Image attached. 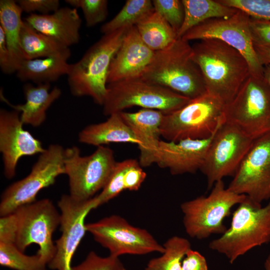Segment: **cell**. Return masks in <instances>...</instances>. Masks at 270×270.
Instances as JSON below:
<instances>
[{"instance_id": "obj_1", "label": "cell", "mask_w": 270, "mask_h": 270, "mask_svg": "<svg viewBox=\"0 0 270 270\" xmlns=\"http://www.w3.org/2000/svg\"><path fill=\"white\" fill-rule=\"evenodd\" d=\"M192 47V58L201 72L206 92L228 104L250 74L246 58L218 39L200 40Z\"/></svg>"}, {"instance_id": "obj_2", "label": "cell", "mask_w": 270, "mask_h": 270, "mask_svg": "<svg viewBox=\"0 0 270 270\" xmlns=\"http://www.w3.org/2000/svg\"><path fill=\"white\" fill-rule=\"evenodd\" d=\"M140 78L190 100L206 92L201 72L192 58V46L181 38L156 52Z\"/></svg>"}, {"instance_id": "obj_3", "label": "cell", "mask_w": 270, "mask_h": 270, "mask_svg": "<svg viewBox=\"0 0 270 270\" xmlns=\"http://www.w3.org/2000/svg\"><path fill=\"white\" fill-rule=\"evenodd\" d=\"M130 28L104 34L78 61L70 64L68 81L73 96H90L95 103L102 106L110 63Z\"/></svg>"}, {"instance_id": "obj_4", "label": "cell", "mask_w": 270, "mask_h": 270, "mask_svg": "<svg viewBox=\"0 0 270 270\" xmlns=\"http://www.w3.org/2000/svg\"><path fill=\"white\" fill-rule=\"evenodd\" d=\"M270 242V200L262 206L246 196L232 214L230 226L211 241L209 248L224 254L232 264L250 250Z\"/></svg>"}, {"instance_id": "obj_5", "label": "cell", "mask_w": 270, "mask_h": 270, "mask_svg": "<svg viewBox=\"0 0 270 270\" xmlns=\"http://www.w3.org/2000/svg\"><path fill=\"white\" fill-rule=\"evenodd\" d=\"M224 106L207 92L192 99L181 108L164 113L161 136L172 142L208 138L225 122Z\"/></svg>"}, {"instance_id": "obj_6", "label": "cell", "mask_w": 270, "mask_h": 270, "mask_svg": "<svg viewBox=\"0 0 270 270\" xmlns=\"http://www.w3.org/2000/svg\"><path fill=\"white\" fill-rule=\"evenodd\" d=\"M246 196L226 188L222 180L216 182L207 196H202L181 204L186 234L199 240L213 234H223L227 229L224 220L230 216L232 207Z\"/></svg>"}, {"instance_id": "obj_7", "label": "cell", "mask_w": 270, "mask_h": 270, "mask_svg": "<svg viewBox=\"0 0 270 270\" xmlns=\"http://www.w3.org/2000/svg\"><path fill=\"white\" fill-rule=\"evenodd\" d=\"M190 99L170 89L149 83L140 78L108 84L102 104L103 113L110 116L132 106L158 110L164 114L174 112Z\"/></svg>"}, {"instance_id": "obj_8", "label": "cell", "mask_w": 270, "mask_h": 270, "mask_svg": "<svg viewBox=\"0 0 270 270\" xmlns=\"http://www.w3.org/2000/svg\"><path fill=\"white\" fill-rule=\"evenodd\" d=\"M224 118L254 140L270 132V90L264 76L250 74L225 104Z\"/></svg>"}, {"instance_id": "obj_9", "label": "cell", "mask_w": 270, "mask_h": 270, "mask_svg": "<svg viewBox=\"0 0 270 270\" xmlns=\"http://www.w3.org/2000/svg\"><path fill=\"white\" fill-rule=\"evenodd\" d=\"M116 162L113 150L104 146L84 156L76 146L64 149V164L68 178L69 195L78 201L94 197L105 186Z\"/></svg>"}, {"instance_id": "obj_10", "label": "cell", "mask_w": 270, "mask_h": 270, "mask_svg": "<svg viewBox=\"0 0 270 270\" xmlns=\"http://www.w3.org/2000/svg\"><path fill=\"white\" fill-rule=\"evenodd\" d=\"M64 151L58 144H50L39 154L28 176L6 188L1 196L0 216L36 201L42 190L54 184L59 176L64 174Z\"/></svg>"}, {"instance_id": "obj_11", "label": "cell", "mask_w": 270, "mask_h": 270, "mask_svg": "<svg viewBox=\"0 0 270 270\" xmlns=\"http://www.w3.org/2000/svg\"><path fill=\"white\" fill-rule=\"evenodd\" d=\"M14 213L17 219L16 246L24 252L32 244L38 245L36 254L48 266L56 252L52 236L60 225V212L51 200L44 198L22 206Z\"/></svg>"}, {"instance_id": "obj_12", "label": "cell", "mask_w": 270, "mask_h": 270, "mask_svg": "<svg viewBox=\"0 0 270 270\" xmlns=\"http://www.w3.org/2000/svg\"><path fill=\"white\" fill-rule=\"evenodd\" d=\"M86 231L94 240L107 248L110 255H143L157 252L164 248L146 230L134 226L123 218L112 215L96 222L86 224Z\"/></svg>"}, {"instance_id": "obj_13", "label": "cell", "mask_w": 270, "mask_h": 270, "mask_svg": "<svg viewBox=\"0 0 270 270\" xmlns=\"http://www.w3.org/2000/svg\"><path fill=\"white\" fill-rule=\"evenodd\" d=\"M255 140L235 125L224 122L214 134L200 169L208 188L218 181L234 175Z\"/></svg>"}, {"instance_id": "obj_14", "label": "cell", "mask_w": 270, "mask_h": 270, "mask_svg": "<svg viewBox=\"0 0 270 270\" xmlns=\"http://www.w3.org/2000/svg\"><path fill=\"white\" fill-rule=\"evenodd\" d=\"M250 18L238 10L228 18H214L204 22L186 32L184 40H219L240 52L246 58L250 74L263 76V66L258 60L250 32Z\"/></svg>"}, {"instance_id": "obj_15", "label": "cell", "mask_w": 270, "mask_h": 270, "mask_svg": "<svg viewBox=\"0 0 270 270\" xmlns=\"http://www.w3.org/2000/svg\"><path fill=\"white\" fill-rule=\"evenodd\" d=\"M58 206L60 214L62 234L55 242L56 252L48 266L54 270H72V257L86 231L85 219L98 206L95 196L85 201L62 195Z\"/></svg>"}, {"instance_id": "obj_16", "label": "cell", "mask_w": 270, "mask_h": 270, "mask_svg": "<svg viewBox=\"0 0 270 270\" xmlns=\"http://www.w3.org/2000/svg\"><path fill=\"white\" fill-rule=\"evenodd\" d=\"M228 188L260 204L270 200V132L254 141Z\"/></svg>"}, {"instance_id": "obj_17", "label": "cell", "mask_w": 270, "mask_h": 270, "mask_svg": "<svg viewBox=\"0 0 270 270\" xmlns=\"http://www.w3.org/2000/svg\"><path fill=\"white\" fill-rule=\"evenodd\" d=\"M23 125L20 112L0 110V152L8 179L14 176L21 158L40 154L45 150L42 142L24 130Z\"/></svg>"}, {"instance_id": "obj_18", "label": "cell", "mask_w": 270, "mask_h": 270, "mask_svg": "<svg viewBox=\"0 0 270 270\" xmlns=\"http://www.w3.org/2000/svg\"><path fill=\"white\" fill-rule=\"evenodd\" d=\"M214 134L204 139L188 138L178 142L161 140L155 164L168 169L173 175L194 173L200 170Z\"/></svg>"}, {"instance_id": "obj_19", "label": "cell", "mask_w": 270, "mask_h": 270, "mask_svg": "<svg viewBox=\"0 0 270 270\" xmlns=\"http://www.w3.org/2000/svg\"><path fill=\"white\" fill-rule=\"evenodd\" d=\"M155 52L142 41L136 26L130 28L110 63L108 84L140 78Z\"/></svg>"}, {"instance_id": "obj_20", "label": "cell", "mask_w": 270, "mask_h": 270, "mask_svg": "<svg viewBox=\"0 0 270 270\" xmlns=\"http://www.w3.org/2000/svg\"><path fill=\"white\" fill-rule=\"evenodd\" d=\"M120 114L139 142V162L142 167L155 164L161 140L160 126L163 112L142 108L135 112H120Z\"/></svg>"}, {"instance_id": "obj_21", "label": "cell", "mask_w": 270, "mask_h": 270, "mask_svg": "<svg viewBox=\"0 0 270 270\" xmlns=\"http://www.w3.org/2000/svg\"><path fill=\"white\" fill-rule=\"evenodd\" d=\"M24 20L67 47L79 42L82 20L76 8L64 7L49 14H32Z\"/></svg>"}, {"instance_id": "obj_22", "label": "cell", "mask_w": 270, "mask_h": 270, "mask_svg": "<svg viewBox=\"0 0 270 270\" xmlns=\"http://www.w3.org/2000/svg\"><path fill=\"white\" fill-rule=\"evenodd\" d=\"M50 84L34 86L27 83L24 86L26 102L22 104L14 105L4 96L0 90V99L13 110L20 113V119L24 124L33 127L40 126L46 119V112L51 105L61 95V90L54 87L50 90Z\"/></svg>"}, {"instance_id": "obj_23", "label": "cell", "mask_w": 270, "mask_h": 270, "mask_svg": "<svg viewBox=\"0 0 270 270\" xmlns=\"http://www.w3.org/2000/svg\"><path fill=\"white\" fill-rule=\"evenodd\" d=\"M78 138L80 143L97 147L110 143L139 144L120 112L112 114L105 122L87 126L79 132Z\"/></svg>"}, {"instance_id": "obj_24", "label": "cell", "mask_w": 270, "mask_h": 270, "mask_svg": "<svg viewBox=\"0 0 270 270\" xmlns=\"http://www.w3.org/2000/svg\"><path fill=\"white\" fill-rule=\"evenodd\" d=\"M22 11L16 1H0V26L4 32L10 52L11 72H16L25 60L20 41V32L24 20Z\"/></svg>"}, {"instance_id": "obj_25", "label": "cell", "mask_w": 270, "mask_h": 270, "mask_svg": "<svg viewBox=\"0 0 270 270\" xmlns=\"http://www.w3.org/2000/svg\"><path fill=\"white\" fill-rule=\"evenodd\" d=\"M68 60L60 56L24 60L16 72V76L23 82L50 84L68 74L70 66Z\"/></svg>"}, {"instance_id": "obj_26", "label": "cell", "mask_w": 270, "mask_h": 270, "mask_svg": "<svg viewBox=\"0 0 270 270\" xmlns=\"http://www.w3.org/2000/svg\"><path fill=\"white\" fill-rule=\"evenodd\" d=\"M20 41L25 60L53 56L68 59L71 54L68 47L38 32L24 20L21 28Z\"/></svg>"}, {"instance_id": "obj_27", "label": "cell", "mask_w": 270, "mask_h": 270, "mask_svg": "<svg viewBox=\"0 0 270 270\" xmlns=\"http://www.w3.org/2000/svg\"><path fill=\"white\" fill-rule=\"evenodd\" d=\"M182 2L184 18L176 38H182L188 30L204 22L214 18H228L238 10L219 0H182Z\"/></svg>"}, {"instance_id": "obj_28", "label": "cell", "mask_w": 270, "mask_h": 270, "mask_svg": "<svg viewBox=\"0 0 270 270\" xmlns=\"http://www.w3.org/2000/svg\"><path fill=\"white\" fill-rule=\"evenodd\" d=\"M135 26L142 41L154 52L164 49L176 38L170 26L154 10Z\"/></svg>"}, {"instance_id": "obj_29", "label": "cell", "mask_w": 270, "mask_h": 270, "mask_svg": "<svg viewBox=\"0 0 270 270\" xmlns=\"http://www.w3.org/2000/svg\"><path fill=\"white\" fill-rule=\"evenodd\" d=\"M154 10L152 0H128L114 17L102 26L100 31L106 34L135 26Z\"/></svg>"}, {"instance_id": "obj_30", "label": "cell", "mask_w": 270, "mask_h": 270, "mask_svg": "<svg viewBox=\"0 0 270 270\" xmlns=\"http://www.w3.org/2000/svg\"><path fill=\"white\" fill-rule=\"evenodd\" d=\"M163 246L162 254L151 259L146 270H181L182 260L191 248L190 242L186 238L175 236L168 238Z\"/></svg>"}, {"instance_id": "obj_31", "label": "cell", "mask_w": 270, "mask_h": 270, "mask_svg": "<svg viewBox=\"0 0 270 270\" xmlns=\"http://www.w3.org/2000/svg\"><path fill=\"white\" fill-rule=\"evenodd\" d=\"M0 264L15 270H46L38 254H25L14 243L0 242Z\"/></svg>"}, {"instance_id": "obj_32", "label": "cell", "mask_w": 270, "mask_h": 270, "mask_svg": "<svg viewBox=\"0 0 270 270\" xmlns=\"http://www.w3.org/2000/svg\"><path fill=\"white\" fill-rule=\"evenodd\" d=\"M131 158L116 162L114 168L102 192L95 196L98 206L118 196L124 189V175Z\"/></svg>"}, {"instance_id": "obj_33", "label": "cell", "mask_w": 270, "mask_h": 270, "mask_svg": "<svg viewBox=\"0 0 270 270\" xmlns=\"http://www.w3.org/2000/svg\"><path fill=\"white\" fill-rule=\"evenodd\" d=\"M65 2L73 8L82 10L88 27L104 22L108 14L106 0H66Z\"/></svg>"}, {"instance_id": "obj_34", "label": "cell", "mask_w": 270, "mask_h": 270, "mask_svg": "<svg viewBox=\"0 0 270 270\" xmlns=\"http://www.w3.org/2000/svg\"><path fill=\"white\" fill-rule=\"evenodd\" d=\"M152 2L154 10L164 18L177 35L184 18L182 0H154Z\"/></svg>"}, {"instance_id": "obj_35", "label": "cell", "mask_w": 270, "mask_h": 270, "mask_svg": "<svg viewBox=\"0 0 270 270\" xmlns=\"http://www.w3.org/2000/svg\"><path fill=\"white\" fill-rule=\"evenodd\" d=\"M222 4L240 10L252 18L270 20V0H219Z\"/></svg>"}, {"instance_id": "obj_36", "label": "cell", "mask_w": 270, "mask_h": 270, "mask_svg": "<svg viewBox=\"0 0 270 270\" xmlns=\"http://www.w3.org/2000/svg\"><path fill=\"white\" fill-rule=\"evenodd\" d=\"M72 270H126L118 258L109 255L106 257L90 252L86 258Z\"/></svg>"}, {"instance_id": "obj_37", "label": "cell", "mask_w": 270, "mask_h": 270, "mask_svg": "<svg viewBox=\"0 0 270 270\" xmlns=\"http://www.w3.org/2000/svg\"><path fill=\"white\" fill-rule=\"evenodd\" d=\"M250 28L254 46L270 48V20L250 18Z\"/></svg>"}, {"instance_id": "obj_38", "label": "cell", "mask_w": 270, "mask_h": 270, "mask_svg": "<svg viewBox=\"0 0 270 270\" xmlns=\"http://www.w3.org/2000/svg\"><path fill=\"white\" fill-rule=\"evenodd\" d=\"M22 12L40 14H49L60 8L58 0H18L16 1Z\"/></svg>"}, {"instance_id": "obj_39", "label": "cell", "mask_w": 270, "mask_h": 270, "mask_svg": "<svg viewBox=\"0 0 270 270\" xmlns=\"http://www.w3.org/2000/svg\"><path fill=\"white\" fill-rule=\"evenodd\" d=\"M146 176L139 162L131 158L130 164L125 173L124 189L130 191H136L140 187Z\"/></svg>"}, {"instance_id": "obj_40", "label": "cell", "mask_w": 270, "mask_h": 270, "mask_svg": "<svg viewBox=\"0 0 270 270\" xmlns=\"http://www.w3.org/2000/svg\"><path fill=\"white\" fill-rule=\"evenodd\" d=\"M17 232V219L14 213L0 218V242L14 243Z\"/></svg>"}, {"instance_id": "obj_41", "label": "cell", "mask_w": 270, "mask_h": 270, "mask_svg": "<svg viewBox=\"0 0 270 270\" xmlns=\"http://www.w3.org/2000/svg\"><path fill=\"white\" fill-rule=\"evenodd\" d=\"M181 270H208L206 259L200 252L190 248L182 260Z\"/></svg>"}, {"instance_id": "obj_42", "label": "cell", "mask_w": 270, "mask_h": 270, "mask_svg": "<svg viewBox=\"0 0 270 270\" xmlns=\"http://www.w3.org/2000/svg\"><path fill=\"white\" fill-rule=\"evenodd\" d=\"M0 66L2 72L11 74L10 52L2 28L0 26Z\"/></svg>"}, {"instance_id": "obj_43", "label": "cell", "mask_w": 270, "mask_h": 270, "mask_svg": "<svg viewBox=\"0 0 270 270\" xmlns=\"http://www.w3.org/2000/svg\"><path fill=\"white\" fill-rule=\"evenodd\" d=\"M254 47L260 64L262 66L270 64V48L254 45Z\"/></svg>"}, {"instance_id": "obj_44", "label": "cell", "mask_w": 270, "mask_h": 270, "mask_svg": "<svg viewBox=\"0 0 270 270\" xmlns=\"http://www.w3.org/2000/svg\"><path fill=\"white\" fill-rule=\"evenodd\" d=\"M263 74L270 90V64L263 66Z\"/></svg>"}, {"instance_id": "obj_45", "label": "cell", "mask_w": 270, "mask_h": 270, "mask_svg": "<svg viewBox=\"0 0 270 270\" xmlns=\"http://www.w3.org/2000/svg\"><path fill=\"white\" fill-rule=\"evenodd\" d=\"M264 266L266 270H270V252L265 260Z\"/></svg>"}, {"instance_id": "obj_46", "label": "cell", "mask_w": 270, "mask_h": 270, "mask_svg": "<svg viewBox=\"0 0 270 270\" xmlns=\"http://www.w3.org/2000/svg\"><path fill=\"white\" fill-rule=\"evenodd\" d=\"M46 270H48L46 269Z\"/></svg>"}]
</instances>
